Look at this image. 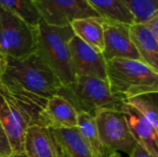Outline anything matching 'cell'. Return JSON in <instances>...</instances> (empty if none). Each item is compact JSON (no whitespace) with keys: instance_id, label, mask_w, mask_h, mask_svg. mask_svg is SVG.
<instances>
[{"instance_id":"cell-8","label":"cell","mask_w":158,"mask_h":157,"mask_svg":"<svg viewBox=\"0 0 158 157\" xmlns=\"http://www.w3.org/2000/svg\"><path fill=\"white\" fill-rule=\"evenodd\" d=\"M41 19L48 25L69 26L74 19L100 17L86 0H32Z\"/></svg>"},{"instance_id":"cell-3","label":"cell","mask_w":158,"mask_h":157,"mask_svg":"<svg viewBox=\"0 0 158 157\" xmlns=\"http://www.w3.org/2000/svg\"><path fill=\"white\" fill-rule=\"evenodd\" d=\"M6 67L1 78L35 96L48 100L57 94L63 86L36 53L22 58L6 57Z\"/></svg>"},{"instance_id":"cell-17","label":"cell","mask_w":158,"mask_h":157,"mask_svg":"<svg viewBox=\"0 0 158 157\" xmlns=\"http://www.w3.org/2000/svg\"><path fill=\"white\" fill-rule=\"evenodd\" d=\"M87 3L105 19L121 22L127 25L135 23L133 15L122 0H86Z\"/></svg>"},{"instance_id":"cell-10","label":"cell","mask_w":158,"mask_h":157,"mask_svg":"<svg viewBox=\"0 0 158 157\" xmlns=\"http://www.w3.org/2000/svg\"><path fill=\"white\" fill-rule=\"evenodd\" d=\"M69 47L76 77L91 76L106 81V61L102 53L75 35L70 39Z\"/></svg>"},{"instance_id":"cell-24","label":"cell","mask_w":158,"mask_h":157,"mask_svg":"<svg viewBox=\"0 0 158 157\" xmlns=\"http://www.w3.org/2000/svg\"><path fill=\"white\" fill-rule=\"evenodd\" d=\"M144 24L147 26V28L152 32V34L156 39H158V15H156L155 17H153L151 19H149Z\"/></svg>"},{"instance_id":"cell-6","label":"cell","mask_w":158,"mask_h":157,"mask_svg":"<svg viewBox=\"0 0 158 157\" xmlns=\"http://www.w3.org/2000/svg\"><path fill=\"white\" fill-rule=\"evenodd\" d=\"M36 27L0 6V53L17 59L35 53Z\"/></svg>"},{"instance_id":"cell-1","label":"cell","mask_w":158,"mask_h":157,"mask_svg":"<svg viewBox=\"0 0 158 157\" xmlns=\"http://www.w3.org/2000/svg\"><path fill=\"white\" fill-rule=\"evenodd\" d=\"M46 102L0 76V122L13 154H23L25 135L31 126L44 127Z\"/></svg>"},{"instance_id":"cell-28","label":"cell","mask_w":158,"mask_h":157,"mask_svg":"<svg viewBox=\"0 0 158 157\" xmlns=\"http://www.w3.org/2000/svg\"><path fill=\"white\" fill-rule=\"evenodd\" d=\"M106 157H121V156H120V155H119L118 152H114V153L110 154L108 156H106Z\"/></svg>"},{"instance_id":"cell-22","label":"cell","mask_w":158,"mask_h":157,"mask_svg":"<svg viewBox=\"0 0 158 157\" xmlns=\"http://www.w3.org/2000/svg\"><path fill=\"white\" fill-rule=\"evenodd\" d=\"M13 154L8 138L0 122V157H9Z\"/></svg>"},{"instance_id":"cell-16","label":"cell","mask_w":158,"mask_h":157,"mask_svg":"<svg viewBox=\"0 0 158 157\" xmlns=\"http://www.w3.org/2000/svg\"><path fill=\"white\" fill-rule=\"evenodd\" d=\"M56 143L69 157H96L76 128L49 129Z\"/></svg>"},{"instance_id":"cell-4","label":"cell","mask_w":158,"mask_h":157,"mask_svg":"<svg viewBox=\"0 0 158 157\" xmlns=\"http://www.w3.org/2000/svg\"><path fill=\"white\" fill-rule=\"evenodd\" d=\"M74 36L69 26L57 27L41 20L36 27L35 53L55 73L63 85L76 79L69 43Z\"/></svg>"},{"instance_id":"cell-20","label":"cell","mask_w":158,"mask_h":157,"mask_svg":"<svg viewBox=\"0 0 158 157\" xmlns=\"http://www.w3.org/2000/svg\"><path fill=\"white\" fill-rule=\"evenodd\" d=\"M157 93H146L132 97L126 101L127 104L137 109L158 131Z\"/></svg>"},{"instance_id":"cell-13","label":"cell","mask_w":158,"mask_h":157,"mask_svg":"<svg viewBox=\"0 0 158 157\" xmlns=\"http://www.w3.org/2000/svg\"><path fill=\"white\" fill-rule=\"evenodd\" d=\"M23 154L27 157H57L56 143L49 128L31 126L25 135Z\"/></svg>"},{"instance_id":"cell-21","label":"cell","mask_w":158,"mask_h":157,"mask_svg":"<svg viewBox=\"0 0 158 157\" xmlns=\"http://www.w3.org/2000/svg\"><path fill=\"white\" fill-rule=\"evenodd\" d=\"M133 15L135 23H145L158 15V0H122Z\"/></svg>"},{"instance_id":"cell-15","label":"cell","mask_w":158,"mask_h":157,"mask_svg":"<svg viewBox=\"0 0 158 157\" xmlns=\"http://www.w3.org/2000/svg\"><path fill=\"white\" fill-rule=\"evenodd\" d=\"M104 19L87 17L74 19L70 27L74 35L99 53L104 51Z\"/></svg>"},{"instance_id":"cell-18","label":"cell","mask_w":158,"mask_h":157,"mask_svg":"<svg viewBox=\"0 0 158 157\" xmlns=\"http://www.w3.org/2000/svg\"><path fill=\"white\" fill-rule=\"evenodd\" d=\"M77 129L80 135L95 156L106 157L110 155L100 141L94 117L84 112H79Z\"/></svg>"},{"instance_id":"cell-26","label":"cell","mask_w":158,"mask_h":157,"mask_svg":"<svg viewBox=\"0 0 158 157\" xmlns=\"http://www.w3.org/2000/svg\"><path fill=\"white\" fill-rule=\"evenodd\" d=\"M56 148H57V157H69L57 143H56Z\"/></svg>"},{"instance_id":"cell-19","label":"cell","mask_w":158,"mask_h":157,"mask_svg":"<svg viewBox=\"0 0 158 157\" xmlns=\"http://www.w3.org/2000/svg\"><path fill=\"white\" fill-rule=\"evenodd\" d=\"M0 6L36 27L42 20L32 0H0Z\"/></svg>"},{"instance_id":"cell-27","label":"cell","mask_w":158,"mask_h":157,"mask_svg":"<svg viewBox=\"0 0 158 157\" xmlns=\"http://www.w3.org/2000/svg\"><path fill=\"white\" fill-rule=\"evenodd\" d=\"M9 157H27L24 154H12Z\"/></svg>"},{"instance_id":"cell-11","label":"cell","mask_w":158,"mask_h":157,"mask_svg":"<svg viewBox=\"0 0 158 157\" xmlns=\"http://www.w3.org/2000/svg\"><path fill=\"white\" fill-rule=\"evenodd\" d=\"M129 130L135 142L144 147L152 155L158 157V131L133 106L125 104L121 108Z\"/></svg>"},{"instance_id":"cell-12","label":"cell","mask_w":158,"mask_h":157,"mask_svg":"<svg viewBox=\"0 0 158 157\" xmlns=\"http://www.w3.org/2000/svg\"><path fill=\"white\" fill-rule=\"evenodd\" d=\"M43 120L44 127L49 129L76 128L78 112L66 99L56 94L47 100Z\"/></svg>"},{"instance_id":"cell-9","label":"cell","mask_w":158,"mask_h":157,"mask_svg":"<svg viewBox=\"0 0 158 157\" xmlns=\"http://www.w3.org/2000/svg\"><path fill=\"white\" fill-rule=\"evenodd\" d=\"M103 26L105 46L102 55L106 61L114 58L141 60V57L131 42L129 25L104 19Z\"/></svg>"},{"instance_id":"cell-5","label":"cell","mask_w":158,"mask_h":157,"mask_svg":"<svg viewBox=\"0 0 158 157\" xmlns=\"http://www.w3.org/2000/svg\"><path fill=\"white\" fill-rule=\"evenodd\" d=\"M57 94L66 99L78 113L84 112L93 117L101 110L121 111L125 104L111 93L106 80L91 76L76 77L72 83L63 85Z\"/></svg>"},{"instance_id":"cell-7","label":"cell","mask_w":158,"mask_h":157,"mask_svg":"<svg viewBox=\"0 0 158 157\" xmlns=\"http://www.w3.org/2000/svg\"><path fill=\"white\" fill-rule=\"evenodd\" d=\"M100 141L109 154L121 151L130 155L137 143L121 111L101 110L94 116Z\"/></svg>"},{"instance_id":"cell-29","label":"cell","mask_w":158,"mask_h":157,"mask_svg":"<svg viewBox=\"0 0 158 157\" xmlns=\"http://www.w3.org/2000/svg\"><path fill=\"white\" fill-rule=\"evenodd\" d=\"M2 72H3V71H0V76H1V74H2Z\"/></svg>"},{"instance_id":"cell-25","label":"cell","mask_w":158,"mask_h":157,"mask_svg":"<svg viewBox=\"0 0 158 157\" xmlns=\"http://www.w3.org/2000/svg\"><path fill=\"white\" fill-rule=\"evenodd\" d=\"M6 56L0 53V71H4V68L6 67Z\"/></svg>"},{"instance_id":"cell-2","label":"cell","mask_w":158,"mask_h":157,"mask_svg":"<svg viewBox=\"0 0 158 157\" xmlns=\"http://www.w3.org/2000/svg\"><path fill=\"white\" fill-rule=\"evenodd\" d=\"M106 81L111 93L124 102L158 92V72L136 59L114 58L106 61Z\"/></svg>"},{"instance_id":"cell-23","label":"cell","mask_w":158,"mask_h":157,"mask_svg":"<svg viewBox=\"0 0 158 157\" xmlns=\"http://www.w3.org/2000/svg\"><path fill=\"white\" fill-rule=\"evenodd\" d=\"M131 157H155L152 155L144 147H143L141 144L136 143L133 147L132 151L130 154Z\"/></svg>"},{"instance_id":"cell-14","label":"cell","mask_w":158,"mask_h":157,"mask_svg":"<svg viewBox=\"0 0 158 157\" xmlns=\"http://www.w3.org/2000/svg\"><path fill=\"white\" fill-rule=\"evenodd\" d=\"M129 31L141 60L158 72V39L152 34L144 23L129 25Z\"/></svg>"}]
</instances>
